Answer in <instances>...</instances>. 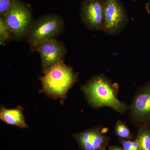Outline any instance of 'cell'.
Masks as SVG:
<instances>
[{"mask_svg": "<svg viewBox=\"0 0 150 150\" xmlns=\"http://www.w3.org/2000/svg\"><path fill=\"white\" fill-rule=\"evenodd\" d=\"M118 85L112 83L103 75L91 78L81 89L85 94L89 104L95 108L110 107L121 113L126 112L129 106L117 98Z\"/></svg>", "mask_w": 150, "mask_h": 150, "instance_id": "6da1fadb", "label": "cell"}, {"mask_svg": "<svg viewBox=\"0 0 150 150\" xmlns=\"http://www.w3.org/2000/svg\"><path fill=\"white\" fill-rule=\"evenodd\" d=\"M78 75L72 67L63 62L52 67L44 76L38 78L42 83L40 90L53 99H65L68 92L77 81Z\"/></svg>", "mask_w": 150, "mask_h": 150, "instance_id": "7a4b0ae2", "label": "cell"}, {"mask_svg": "<svg viewBox=\"0 0 150 150\" xmlns=\"http://www.w3.org/2000/svg\"><path fill=\"white\" fill-rule=\"evenodd\" d=\"M64 28V20L55 14L43 16L34 20L25 38L30 52H35L38 46L44 41L57 39Z\"/></svg>", "mask_w": 150, "mask_h": 150, "instance_id": "3957f363", "label": "cell"}, {"mask_svg": "<svg viewBox=\"0 0 150 150\" xmlns=\"http://www.w3.org/2000/svg\"><path fill=\"white\" fill-rule=\"evenodd\" d=\"M4 18L12 40L17 41L25 39L34 21L31 8L21 0L15 1Z\"/></svg>", "mask_w": 150, "mask_h": 150, "instance_id": "277c9868", "label": "cell"}, {"mask_svg": "<svg viewBox=\"0 0 150 150\" xmlns=\"http://www.w3.org/2000/svg\"><path fill=\"white\" fill-rule=\"evenodd\" d=\"M104 1V22L102 31L116 35L123 31L129 22L126 8L120 0Z\"/></svg>", "mask_w": 150, "mask_h": 150, "instance_id": "5b68a950", "label": "cell"}, {"mask_svg": "<svg viewBox=\"0 0 150 150\" xmlns=\"http://www.w3.org/2000/svg\"><path fill=\"white\" fill-rule=\"evenodd\" d=\"M35 51L40 55L41 72L44 74L52 67L64 62L67 49L63 42L54 39L41 43Z\"/></svg>", "mask_w": 150, "mask_h": 150, "instance_id": "8992f818", "label": "cell"}, {"mask_svg": "<svg viewBox=\"0 0 150 150\" xmlns=\"http://www.w3.org/2000/svg\"><path fill=\"white\" fill-rule=\"evenodd\" d=\"M80 17L86 28L92 31H102L104 22V1L83 0Z\"/></svg>", "mask_w": 150, "mask_h": 150, "instance_id": "52a82bcc", "label": "cell"}, {"mask_svg": "<svg viewBox=\"0 0 150 150\" xmlns=\"http://www.w3.org/2000/svg\"><path fill=\"white\" fill-rule=\"evenodd\" d=\"M131 116L144 126L150 123V83L139 89L131 107Z\"/></svg>", "mask_w": 150, "mask_h": 150, "instance_id": "ba28073f", "label": "cell"}, {"mask_svg": "<svg viewBox=\"0 0 150 150\" xmlns=\"http://www.w3.org/2000/svg\"><path fill=\"white\" fill-rule=\"evenodd\" d=\"M83 150H103L105 149L107 140L99 129H94L74 135Z\"/></svg>", "mask_w": 150, "mask_h": 150, "instance_id": "9c48e42d", "label": "cell"}, {"mask_svg": "<svg viewBox=\"0 0 150 150\" xmlns=\"http://www.w3.org/2000/svg\"><path fill=\"white\" fill-rule=\"evenodd\" d=\"M0 119L8 125L21 128L28 127L25 120L23 109L21 106L12 109L2 106L0 109Z\"/></svg>", "mask_w": 150, "mask_h": 150, "instance_id": "30bf717a", "label": "cell"}, {"mask_svg": "<svg viewBox=\"0 0 150 150\" xmlns=\"http://www.w3.org/2000/svg\"><path fill=\"white\" fill-rule=\"evenodd\" d=\"M137 140L139 150H150V129L144 126L139 130Z\"/></svg>", "mask_w": 150, "mask_h": 150, "instance_id": "8fae6325", "label": "cell"}, {"mask_svg": "<svg viewBox=\"0 0 150 150\" xmlns=\"http://www.w3.org/2000/svg\"><path fill=\"white\" fill-rule=\"evenodd\" d=\"M12 40L11 35L4 17L0 16V45L6 46L8 42Z\"/></svg>", "mask_w": 150, "mask_h": 150, "instance_id": "7c38bea8", "label": "cell"}, {"mask_svg": "<svg viewBox=\"0 0 150 150\" xmlns=\"http://www.w3.org/2000/svg\"><path fill=\"white\" fill-rule=\"evenodd\" d=\"M115 130L116 134L121 138L130 139L132 137L129 128L121 121H118L116 123Z\"/></svg>", "mask_w": 150, "mask_h": 150, "instance_id": "4fadbf2b", "label": "cell"}, {"mask_svg": "<svg viewBox=\"0 0 150 150\" xmlns=\"http://www.w3.org/2000/svg\"><path fill=\"white\" fill-rule=\"evenodd\" d=\"M15 0H0V16L4 17Z\"/></svg>", "mask_w": 150, "mask_h": 150, "instance_id": "5bb4252c", "label": "cell"}, {"mask_svg": "<svg viewBox=\"0 0 150 150\" xmlns=\"http://www.w3.org/2000/svg\"><path fill=\"white\" fill-rule=\"evenodd\" d=\"M122 144L124 150H139V143L136 139L134 141H122Z\"/></svg>", "mask_w": 150, "mask_h": 150, "instance_id": "9a60e30c", "label": "cell"}, {"mask_svg": "<svg viewBox=\"0 0 150 150\" xmlns=\"http://www.w3.org/2000/svg\"><path fill=\"white\" fill-rule=\"evenodd\" d=\"M146 8L148 13L150 14V0H149L148 3L146 4Z\"/></svg>", "mask_w": 150, "mask_h": 150, "instance_id": "2e32d148", "label": "cell"}, {"mask_svg": "<svg viewBox=\"0 0 150 150\" xmlns=\"http://www.w3.org/2000/svg\"><path fill=\"white\" fill-rule=\"evenodd\" d=\"M110 150H124V149L123 148L122 149V148L114 146L110 148Z\"/></svg>", "mask_w": 150, "mask_h": 150, "instance_id": "e0dca14e", "label": "cell"}, {"mask_svg": "<svg viewBox=\"0 0 150 150\" xmlns=\"http://www.w3.org/2000/svg\"><path fill=\"white\" fill-rule=\"evenodd\" d=\"M103 150H105V149H103Z\"/></svg>", "mask_w": 150, "mask_h": 150, "instance_id": "ac0fdd59", "label": "cell"}]
</instances>
